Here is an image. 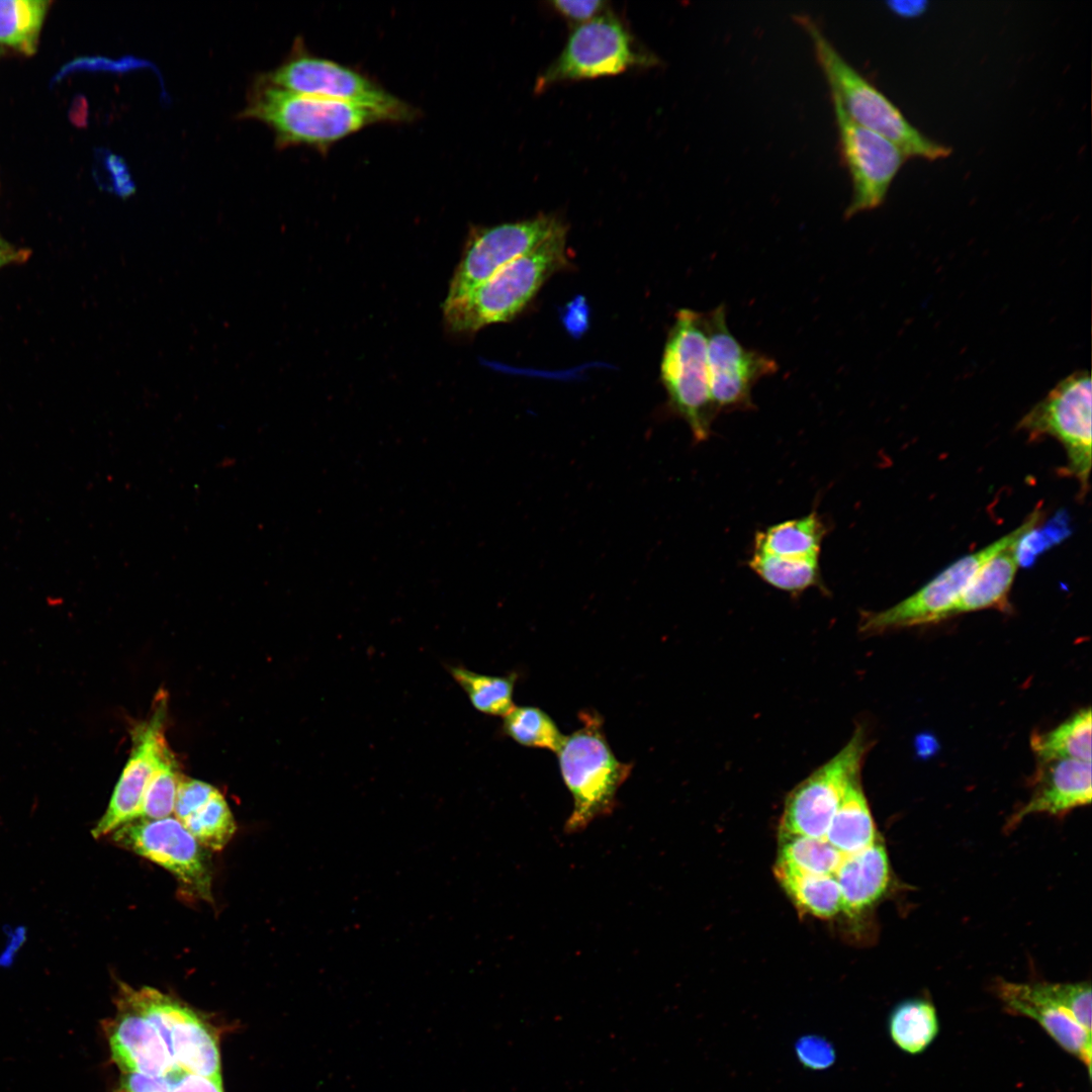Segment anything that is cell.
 Listing matches in <instances>:
<instances>
[{"label": "cell", "instance_id": "cell-25", "mask_svg": "<svg viewBox=\"0 0 1092 1092\" xmlns=\"http://www.w3.org/2000/svg\"><path fill=\"white\" fill-rule=\"evenodd\" d=\"M774 872L802 914L824 919L841 911V894L834 876L809 874L778 861Z\"/></svg>", "mask_w": 1092, "mask_h": 1092}, {"label": "cell", "instance_id": "cell-11", "mask_svg": "<svg viewBox=\"0 0 1092 1092\" xmlns=\"http://www.w3.org/2000/svg\"><path fill=\"white\" fill-rule=\"evenodd\" d=\"M117 995L154 1024L178 1069L221 1081L216 1035L192 1009L150 987L121 983Z\"/></svg>", "mask_w": 1092, "mask_h": 1092}, {"label": "cell", "instance_id": "cell-41", "mask_svg": "<svg viewBox=\"0 0 1092 1092\" xmlns=\"http://www.w3.org/2000/svg\"><path fill=\"white\" fill-rule=\"evenodd\" d=\"M9 246H10V245H8V244H7L6 242H4V241H3L2 239H1V237H0V250H1V249H4V248H7V247H9Z\"/></svg>", "mask_w": 1092, "mask_h": 1092}, {"label": "cell", "instance_id": "cell-29", "mask_svg": "<svg viewBox=\"0 0 1092 1092\" xmlns=\"http://www.w3.org/2000/svg\"><path fill=\"white\" fill-rule=\"evenodd\" d=\"M446 669L464 691L476 711L504 717L515 707L513 695L518 678L516 672L490 675L470 670L463 665H446Z\"/></svg>", "mask_w": 1092, "mask_h": 1092}, {"label": "cell", "instance_id": "cell-14", "mask_svg": "<svg viewBox=\"0 0 1092 1092\" xmlns=\"http://www.w3.org/2000/svg\"><path fill=\"white\" fill-rule=\"evenodd\" d=\"M565 225L552 214L473 229L450 283L445 302L455 301L515 259L529 253Z\"/></svg>", "mask_w": 1092, "mask_h": 1092}, {"label": "cell", "instance_id": "cell-38", "mask_svg": "<svg viewBox=\"0 0 1092 1092\" xmlns=\"http://www.w3.org/2000/svg\"><path fill=\"white\" fill-rule=\"evenodd\" d=\"M115 1092H171L167 1076L155 1077L141 1073H122Z\"/></svg>", "mask_w": 1092, "mask_h": 1092}, {"label": "cell", "instance_id": "cell-37", "mask_svg": "<svg viewBox=\"0 0 1092 1092\" xmlns=\"http://www.w3.org/2000/svg\"><path fill=\"white\" fill-rule=\"evenodd\" d=\"M171 1092H223L221 1081L175 1069L167 1075Z\"/></svg>", "mask_w": 1092, "mask_h": 1092}, {"label": "cell", "instance_id": "cell-27", "mask_svg": "<svg viewBox=\"0 0 1092 1092\" xmlns=\"http://www.w3.org/2000/svg\"><path fill=\"white\" fill-rule=\"evenodd\" d=\"M892 1041L904 1053L919 1055L936 1038L939 1019L936 1008L923 998L907 999L892 1010L889 1017Z\"/></svg>", "mask_w": 1092, "mask_h": 1092}, {"label": "cell", "instance_id": "cell-28", "mask_svg": "<svg viewBox=\"0 0 1092 1092\" xmlns=\"http://www.w3.org/2000/svg\"><path fill=\"white\" fill-rule=\"evenodd\" d=\"M747 564L764 582L794 596L810 587L824 589L819 558H790L753 550Z\"/></svg>", "mask_w": 1092, "mask_h": 1092}, {"label": "cell", "instance_id": "cell-4", "mask_svg": "<svg viewBox=\"0 0 1092 1092\" xmlns=\"http://www.w3.org/2000/svg\"><path fill=\"white\" fill-rule=\"evenodd\" d=\"M581 726L565 736L556 752L562 779L573 799L565 831L583 830L596 818L610 814L616 795L632 770V763L613 753L597 712H580Z\"/></svg>", "mask_w": 1092, "mask_h": 1092}, {"label": "cell", "instance_id": "cell-31", "mask_svg": "<svg viewBox=\"0 0 1092 1092\" xmlns=\"http://www.w3.org/2000/svg\"><path fill=\"white\" fill-rule=\"evenodd\" d=\"M843 857L825 838L779 834L777 861L798 871L834 876Z\"/></svg>", "mask_w": 1092, "mask_h": 1092}, {"label": "cell", "instance_id": "cell-13", "mask_svg": "<svg viewBox=\"0 0 1092 1092\" xmlns=\"http://www.w3.org/2000/svg\"><path fill=\"white\" fill-rule=\"evenodd\" d=\"M704 314L709 387L717 415L752 410L754 385L777 373L778 363L766 354L740 344L728 328L723 304Z\"/></svg>", "mask_w": 1092, "mask_h": 1092}, {"label": "cell", "instance_id": "cell-10", "mask_svg": "<svg viewBox=\"0 0 1092 1092\" xmlns=\"http://www.w3.org/2000/svg\"><path fill=\"white\" fill-rule=\"evenodd\" d=\"M870 744L864 728L856 726L834 756L788 794L779 833L824 838L846 790L860 777Z\"/></svg>", "mask_w": 1092, "mask_h": 1092}, {"label": "cell", "instance_id": "cell-26", "mask_svg": "<svg viewBox=\"0 0 1092 1092\" xmlns=\"http://www.w3.org/2000/svg\"><path fill=\"white\" fill-rule=\"evenodd\" d=\"M1091 710L1082 709L1052 730L1035 732L1030 738V746L1038 761L1091 762Z\"/></svg>", "mask_w": 1092, "mask_h": 1092}, {"label": "cell", "instance_id": "cell-6", "mask_svg": "<svg viewBox=\"0 0 1092 1092\" xmlns=\"http://www.w3.org/2000/svg\"><path fill=\"white\" fill-rule=\"evenodd\" d=\"M660 378L671 410L688 424L696 442L706 441L718 415L709 387L704 313L677 311L664 345Z\"/></svg>", "mask_w": 1092, "mask_h": 1092}, {"label": "cell", "instance_id": "cell-1", "mask_svg": "<svg viewBox=\"0 0 1092 1092\" xmlns=\"http://www.w3.org/2000/svg\"><path fill=\"white\" fill-rule=\"evenodd\" d=\"M794 18L811 39L831 99L850 119L891 142L907 158L935 161L950 155L949 147L924 135L884 93L847 63L811 17Z\"/></svg>", "mask_w": 1092, "mask_h": 1092}, {"label": "cell", "instance_id": "cell-2", "mask_svg": "<svg viewBox=\"0 0 1092 1092\" xmlns=\"http://www.w3.org/2000/svg\"><path fill=\"white\" fill-rule=\"evenodd\" d=\"M566 238L567 226L563 225L461 298L445 302L448 329L454 333H473L515 317L553 274L567 267Z\"/></svg>", "mask_w": 1092, "mask_h": 1092}, {"label": "cell", "instance_id": "cell-35", "mask_svg": "<svg viewBox=\"0 0 1092 1092\" xmlns=\"http://www.w3.org/2000/svg\"><path fill=\"white\" fill-rule=\"evenodd\" d=\"M795 1050L803 1066L812 1070L827 1069L835 1061L832 1044L818 1035H806L799 1038Z\"/></svg>", "mask_w": 1092, "mask_h": 1092}, {"label": "cell", "instance_id": "cell-17", "mask_svg": "<svg viewBox=\"0 0 1092 1092\" xmlns=\"http://www.w3.org/2000/svg\"><path fill=\"white\" fill-rule=\"evenodd\" d=\"M997 998L1004 1009L1036 1021L1067 1053L1077 1058L1091 1075V1033L1044 990L1041 982L1016 983L997 980Z\"/></svg>", "mask_w": 1092, "mask_h": 1092}, {"label": "cell", "instance_id": "cell-39", "mask_svg": "<svg viewBox=\"0 0 1092 1092\" xmlns=\"http://www.w3.org/2000/svg\"><path fill=\"white\" fill-rule=\"evenodd\" d=\"M924 1H907L889 3L890 8L899 16L914 17L921 15L926 9Z\"/></svg>", "mask_w": 1092, "mask_h": 1092}, {"label": "cell", "instance_id": "cell-18", "mask_svg": "<svg viewBox=\"0 0 1092 1092\" xmlns=\"http://www.w3.org/2000/svg\"><path fill=\"white\" fill-rule=\"evenodd\" d=\"M116 1006L115 1017L104 1021L103 1029L121 1072L163 1077L178 1069L154 1024L117 998Z\"/></svg>", "mask_w": 1092, "mask_h": 1092}, {"label": "cell", "instance_id": "cell-36", "mask_svg": "<svg viewBox=\"0 0 1092 1092\" xmlns=\"http://www.w3.org/2000/svg\"><path fill=\"white\" fill-rule=\"evenodd\" d=\"M552 8L575 24H582L606 12L607 2L602 0H555Z\"/></svg>", "mask_w": 1092, "mask_h": 1092}, {"label": "cell", "instance_id": "cell-9", "mask_svg": "<svg viewBox=\"0 0 1092 1092\" xmlns=\"http://www.w3.org/2000/svg\"><path fill=\"white\" fill-rule=\"evenodd\" d=\"M656 64V57L638 48L625 24L605 12L572 29L558 58L538 78L536 89Z\"/></svg>", "mask_w": 1092, "mask_h": 1092}, {"label": "cell", "instance_id": "cell-33", "mask_svg": "<svg viewBox=\"0 0 1092 1092\" xmlns=\"http://www.w3.org/2000/svg\"><path fill=\"white\" fill-rule=\"evenodd\" d=\"M181 778L177 760L169 749L147 787L139 819H162L174 813Z\"/></svg>", "mask_w": 1092, "mask_h": 1092}, {"label": "cell", "instance_id": "cell-12", "mask_svg": "<svg viewBox=\"0 0 1092 1092\" xmlns=\"http://www.w3.org/2000/svg\"><path fill=\"white\" fill-rule=\"evenodd\" d=\"M108 837L119 847L169 871L194 896L212 901L207 848L178 819L171 816L135 819L120 826Z\"/></svg>", "mask_w": 1092, "mask_h": 1092}, {"label": "cell", "instance_id": "cell-15", "mask_svg": "<svg viewBox=\"0 0 1092 1092\" xmlns=\"http://www.w3.org/2000/svg\"><path fill=\"white\" fill-rule=\"evenodd\" d=\"M842 161L848 170L852 195L844 216L879 207L908 159L895 145L850 119L832 100Z\"/></svg>", "mask_w": 1092, "mask_h": 1092}, {"label": "cell", "instance_id": "cell-5", "mask_svg": "<svg viewBox=\"0 0 1092 1092\" xmlns=\"http://www.w3.org/2000/svg\"><path fill=\"white\" fill-rule=\"evenodd\" d=\"M259 76L265 82L287 91L370 109L384 122L413 121L418 114L412 105L366 75L310 54L301 40L294 42L283 63Z\"/></svg>", "mask_w": 1092, "mask_h": 1092}, {"label": "cell", "instance_id": "cell-22", "mask_svg": "<svg viewBox=\"0 0 1092 1092\" xmlns=\"http://www.w3.org/2000/svg\"><path fill=\"white\" fill-rule=\"evenodd\" d=\"M1025 538L1014 540L983 564L950 611L949 617L1006 607L1019 567L1020 546Z\"/></svg>", "mask_w": 1092, "mask_h": 1092}, {"label": "cell", "instance_id": "cell-23", "mask_svg": "<svg viewBox=\"0 0 1092 1092\" xmlns=\"http://www.w3.org/2000/svg\"><path fill=\"white\" fill-rule=\"evenodd\" d=\"M824 838L843 855L858 852L879 839L860 777L846 790Z\"/></svg>", "mask_w": 1092, "mask_h": 1092}, {"label": "cell", "instance_id": "cell-19", "mask_svg": "<svg viewBox=\"0 0 1092 1092\" xmlns=\"http://www.w3.org/2000/svg\"><path fill=\"white\" fill-rule=\"evenodd\" d=\"M1031 786L1028 801L1010 816L1006 824L1008 830L1032 814L1063 817L1078 807L1090 804L1091 762L1072 759L1039 761Z\"/></svg>", "mask_w": 1092, "mask_h": 1092}, {"label": "cell", "instance_id": "cell-32", "mask_svg": "<svg viewBox=\"0 0 1092 1092\" xmlns=\"http://www.w3.org/2000/svg\"><path fill=\"white\" fill-rule=\"evenodd\" d=\"M503 718V733L523 746L556 753L564 741L553 719L537 707L515 706Z\"/></svg>", "mask_w": 1092, "mask_h": 1092}, {"label": "cell", "instance_id": "cell-34", "mask_svg": "<svg viewBox=\"0 0 1092 1092\" xmlns=\"http://www.w3.org/2000/svg\"><path fill=\"white\" fill-rule=\"evenodd\" d=\"M1041 983L1046 993L1091 1033L1090 983Z\"/></svg>", "mask_w": 1092, "mask_h": 1092}, {"label": "cell", "instance_id": "cell-7", "mask_svg": "<svg viewBox=\"0 0 1092 1092\" xmlns=\"http://www.w3.org/2000/svg\"><path fill=\"white\" fill-rule=\"evenodd\" d=\"M1041 516V511L1035 509L1013 531L959 558L897 605L878 612H863L858 624L859 633L873 636L949 618L950 611L983 564L1014 540L1027 537L1039 524Z\"/></svg>", "mask_w": 1092, "mask_h": 1092}, {"label": "cell", "instance_id": "cell-16", "mask_svg": "<svg viewBox=\"0 0 1092 1092\" xmlns=\"http://www.w3.org/2000/svg\"><path fill=\"white\" fill-rule=\"evenodd\" d=\"M150 718L132 730L129 758L113 790L105 813L91 830L95 839L109 836L120 826L139 819L147 787L166 752V701L160 697Z\"/></svg>", "mask_w": 1092, "mask_h": 1092}, {"label": "cell", "instance_id": "cell-40", "mask_svg": "<svg viewBox=\"0 0 1092 1092\" xmlns=\"http://www.w3.org/2000/svg\"><path fill=\"white\" fill-rule=\"evenodd\" d=\"M28 255L27 251L22 249H16L12 246L0 250V269L4 266L12 263L21 262L26 259Z\"/></svg>", "mask_w": 1092, "mask_h": 1092}, {"label": "cell", "instance_id": "cell-24", "mask_svg": "<svg viewBox=\"0 0 1092 1092\" xmlns=\"http://www.w3.org/2000/svg\"><path fill=\"white\" fill-rule=\"evenodd\" d=\"M827 526L816 511L757 531L753 550L790 558H819Z\"/></svg>", "mask_w": 1092, "mask_h": 1092}, {"label": "cell", "instance_id": "cell-30", "mask_svg": "<svg viewBox=\"0 0 1092 1092\" xmlns=\"http://www.w3.org/2000/svg\"><path fill=\"white\" fill-rule=\"evenodd\" d=\"M48 6L43 0H0V43L32 55Z\"/></svg>", "mask_w": 1092, "mask_h": 1092}, {"label": "cell", "instance_id": "cell-8", "mask_svg": "<svg viewBox=\"0 0 1092 1092\" xmlns=\"http://www.w3.org/2000/svg\"><path fill=\"white\" fill-rule=\"evenodd\" d=\"M1017 429L1032 439L1049 436L1060 442L1067 455L1060 473L1078 481L1083 498L1092 463L1090 373L1077 371L1058 382L1022 417Z\"/></svg>", "mask_w": 1092, "mask_h": 1092}, {"label": "cell", "instance_id": "cell-20", "mask_svg": "<svg viewBox=\"0 0 1092 1092\" xmlns=\"http://www.w3.org/2000/svg\"><path fill=\"white\" fill-rule=\"evenodd\" d=\"M174 814L186 830L205 848L222 849L236 832L231 809L213 786L182 776L178 785Z\"/></svg>", "mask_w": 1092, "mask_h": 1092}, {"label": "cell", "instance_id": "cell-21", "mask_svg": "<svg viewBox=\"0 0 1092 1092\" xmlns=\"http://www.w3.org/2000/svg\"><path fill=\"white\" fill-rule=\"evenodd\" d=\"M841 894V911L857 917L872 909L891 882L888 853L879 838L871 846L844 855L834 875Z\"/></svg>", "mask_w": 1092, "mask_h": 1092}, {"label": "cell", "instance_id": "cell-3", "mask_svg": "<svg viewBox=\"0 0 1092 1092\" xmlns=\"http://www.w3.org/2000/svg\"><path fill=\"white\" fill-rule=\"evenodd\" d=\"M239 116L265 123L273 130L276 146L281 149L292 146L325 149L370 124L384 122L370 109L287 91L265 82L259 75Z\"/></svg>", "mask_w": 1092, "mask_h": 1092}]
</instances>
